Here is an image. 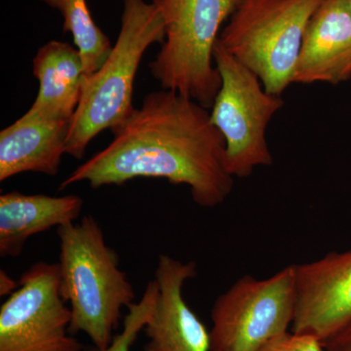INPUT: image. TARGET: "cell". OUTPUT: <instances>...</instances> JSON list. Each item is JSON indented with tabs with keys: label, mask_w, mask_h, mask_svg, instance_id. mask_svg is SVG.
<instances>
[{
	"label": "cell",
	"mask_w": 351,
	"mask_h": 351,
	"mask_svg": "<svg viewBox=\"0 0 351 351\" xmlns=\"http://www.w3.org/2000/svg\"><path fill=\"white\" fill-rule=\"evenodd\" d=\"M294 265L267 279L244 276L215 301L211 351H261L292 327Z\"/></svg>",
	"instance_id": "7"
},
{
	"label": "cell",
	"mask_w": 351,
	"mask_h": 351,
	"mask_svg": "<svg viewBox=\"0 0 351 351\" xmlns=\"http://www.w3.org/2000/svg\"><path fill=\"white\" fill-rule=\"evenodd\" d=\"M69 125V120L27 110L0 132V182L29 172L56 176L66 154Z\"/></svg>",
	"instance_id": "12"
},
{
	"label": "cell",
	"mask_w": 351,
	"mask_h": 351,
	"mask_svg": "<svg viewBox=\"0 0 351 351\" xmlns=\"http://www.w3.org/2000/svg\"><path fill=\"white\" fill-rule=\"evenodd\" d=\"M322 0H239L219 41L253 71L267 93L293 83L302 38Z\"/></svg>",
	"instance_id": "5"
},
{
	"label": "cell",
	"mask_w": 351,
	"mask_h": 351,
	"mask_svg": "<svg viewBox=\"0 0 351 351\" xmlns=\"http://www.w3.org/2000/svg\"><path fill=\"white\" fill-rule=\"evenodd\" d=\"M261 351H325V346L313 337L288 332Z\"/></svg>",
	"instance_id": "17"
},
{
	"label": "cell",
	"mask_w": 351,
	"mask_h": 351,
	"mask_svg": "<svg viewBox=\"0 0 351 351\" xmlns=\"http://www.w3.org/2000/svg\"><path fill=\"white\" fill-rule=\"evenodd\" d=\"M215 66L221 78L211 108L212 122L226 141V166L233 178L249 177L274 157L265 132L284 106L281 96L267 93L257 75L239 63L217 41Z\"/></svg>",
	"instance_id": "6"
},
{
	"label": "cell",
	"mask_w": 351,
	"mask_h": 351,
	"mask_svg": "<svg viewBox=\"0 0 351 351\" xmlns=\"http://www.w3.org/2000/svg\"><path fill=\"white\" fill-rule=\"evenodd\" d=\"M158 287L156 279L147 284L144 295L140 301L128 307V313L124 318L122 331L114 336L112 343L106 348L91 346L84 351H130L131 346L138 339V334L144 330L145 323L151 315L156 304Z\"/></svg>",
	"instance_id": "16"
},
{
	"label": "cell",
	"mask_w": 351,
	"mask_h": 351,
	"mask_svg": "<svg viewBox=\"0 0 351 351\" xmlns=\"http://www.w3.org/2000/svg\"><path fill=\"white\" fill-rule=\"evenodd\" d=\"M112 134V142L73 170L59 191L82 182L100 189L154 178L189 186L204 208L219 206L232 193L225 138L197 101L170 90L152 92Z\"/></svg>",
	"instance_id": "1"
},
{
	"label": "cell",
	"mask_w": 351,
	"mask_h": 351,
	"mask_svg": "<svg viewBox=\"0 0 351 351\" xmlns=\"http://www.w3.org/2000/svg\"><path fill=\"white\" fill-rule=\"evenodd\" d=\"M292 332L323 345L351 323V249L294 265Z\"/></svg>",
	"instance_id": "9"
},
{
	"label": "cell",
	"mask_w": 351,
	"mask_h": 351,
	"mask_svg": "<svg viewBox=\"0 0 351 351\" xmlns=\"http://www.w3.org/2000/svg\"><path fill=\"white\" fill-rule=\"evenodd\" d=\"M162 16L156 4L124 0L121 27L100 69L85 78L82 99L71 121L66 154L82 159L88 145L106 129L114 131L133 112L134 82L145 51L164 43Z\"/></svg>",
	"instance_id": "3"
},
{
	"label": "cell",
	"mask_w": 351,
	"mask_h": 351,
	"mask_svg": "<svg viewBox=\"0 0 351 351\" xmlns=\"http://www.w3.org/2000/svg\"><path fill=\"white\" fill-rule=\"evenodd\" d=\"M32 73L38 78L39 90L29 112L71 121L86 78L77 48L58 40L44 44L34 57Z\"/></svg>",
	"instance_id": "14"
},
{
	"label": "cell",
	"mask_w": 351,
	"mask_h": 351,
	"mask_svg": "<svg viewBox=\"0 0 351 351\" xmlns=\"http://www.w3.org/2000/svg\"><path fill=\"white\" fill-rule=\"evenodd\" d=\"M19 287V280H14L5 270L0 271V295L9 297Z\"/></svg>",
	"instance_id": "19"
},
{
	"label": "cell",
	"mask_w": 351,
	"mask_h": 351,
	"mask_svg": "<svg viewBox=\"0 0 351 351\" xmlns=\"http://www.w3.org/2000/svg\"><path fill=\"white\" fill-rule=\"evenodd\" d=\"M324 346L325 351H351V323Z\"/></svg>",
	"instance_id": "18"
},
{
	"label": "cell",
	"mask_w": 351,
	"mask_h": 351,
	"mask_svg": "<svg viewBox=\"0 0 351 351\" xmlns=\"http://www.w3.org/2000/svg\"><path fill=\"white\" fill-rule=\"evenodd\" d=\"M57 234L60 289L71 311L69 331L83 332L92 346L106 348L119 327L122 311L135 301L133 285L93 217L58 228Z\"/></svg>",
	"instance_id": "2"
},
{
	"label": "cell",
	"mask_w": 351,
	"mask_h": 351,
	"mask_svg": "<svg viewBox=\"0 0 351 351\" xmlns=\"http://www.w3.org/2000/svg\"><path fill=\"white\" fill-rule=\"evenodd\" d=\"M346 6H348V11L351 14V0H345Z\"/></svg>",
	"instance_id": "20"
},
{
	"label": "cell",
	"mask_w": 351,
	"mask_h": 351,
	"mask_svg": "<svg viewBox=\"0 0 351 351\" xmlns=\"http://www.w3.org/2000/svg\"><path fill=\"white\" fill-rule=\"evenodd\" d=\"M63 16L64 32H71L84 64L85 77L96 73L112 49L108 36L96 25L86 0H40Z\"/></svg>",
	"instance_id": "15"
},
{
	"label": "cell",
	"mask_w": 351,
	"mask_h": 351,
	"mask_svg": "<svg viewBox=\"0 0 351 351\" xmlns=\"http://www.w3.org/2000/svg\"><path fill=\"white\" fill-rule=\"evenodd\" d=\"M84 201L68 195H24L18 191L0 196V257L21 256L27 240L53 228L75 223Z\"/></svg>",
	"instance_id": "13"
},
{
	"label": "cell",
	"mask_w": 351,
	"mask_h": 351,
	"mask_svg": "<svg viewBox=\"0 0 351 351\" xmlns=\"http://www.w3.org/2000/svg\"><path fill=\"white\" fill-rule=\"evenodd\" d=\"M351 78V14L345 0H322L306 25L293 83L337 85Z\"/></svg>",
	"instance_id": "11"
},
{
	"label": "cell",
	"mask_w": 351,
	"mask_h": 351,
	"mask_svg": "<svg viewBox=\"0 0 351 351\" xmlns=\"http://www.w3.org/2000/svg\"><path fill=\"white\" fill-rule=\"evenodd\" d=\"M162 16L165 39L152 76L164 90L212 108L221 85L214 50L221 27L239 0H151Z\"/></svg>",
	"instance_id": "4"
},
{
	"label": "cell",
	"mask_w": 351,
	"mask_h": 351,
	"mask_svg": "<svg viewBox=\"0 0 351 351\" xmlns=\"http://www.w3.org/2000/svg\"><path fill=\"white\" fill-rule=\"evenodd\" d=\"M197 276L195 262L161 254L156 279L158 295L144 330V351H211V336L184 300L182 289Z\"/></svg>",
	"instance_id": "10"
},
{
	"label": "cell",
	"mask_w": 351,
	"mask_h": 351,
	"mask_svg": "<svg viewBox=\"0 0 351 351\" xmlns=\"http://www.w3.org/2000/svg\"><path fill=\"white\" fill-rule=\"evenodd\" d=\"M66 304L58 263L32 265L0 307V351H84Z\"/></svg>",
	"instance_id": "8"
}]
</instances>
